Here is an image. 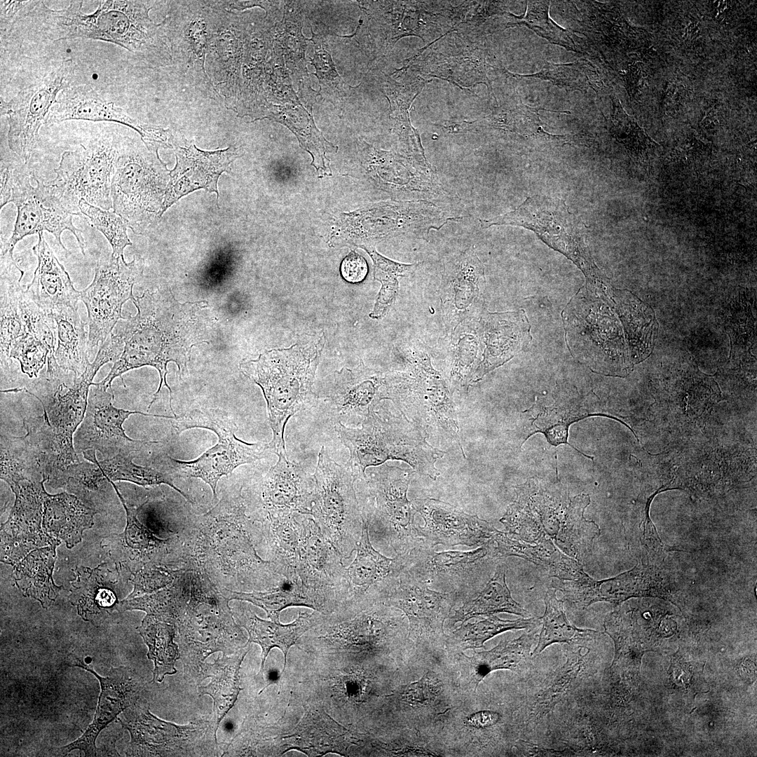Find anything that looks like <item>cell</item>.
<instances>
[{
	"mask_svg": "<svg viewBox=\"0 0 757 757\" xmlns=\"http://www.w3.org/2000/svg\"><path fill=\"white\" fill-rule=\"evenodd\" d=\"M131 300L137 313L123 317L113 332L123 343L121 355L106 378L97 384L106 390L112 389L113 380L123 373L143 366L154 367L159 373L160 383L148 408L157 399L164 383L169 390L171 411L176 417L172 406V390L166 380L167 365L169 362H175L181 378L186 371L191 348L207 342L206 320L200 314L207 304H180L170 289L146 290L141 296Z\"/></svg>",
	"mask_w": 757,
	"mask_h": 757,
	"instance_id": "cell-1",
	"label": "cell"
},
{
	"mask_svg": "<svg viewBox=\"0 0 757 757\" xmlns=\"http://www.w3.org/2000/svg\"><path fill=\"white\" fill-rule=\"evenodd\" d=\"M324 343V336H307L290 348L266 351L240 364L263 392L273 434L269 450L277 456L287 454L284 432L289 419L318 404L312 388Z\"/></svg>",
	"mask_w": 757,
	"mask_h": 757,
	"instance_id": "cell-2",
	"label": "cell"
},
{
	"mask_svg": "<svg viewBox=\"0 0 757 757\" xmlns=\"http://www.w3.org/2000/svg\"><path fill=\"white\" fill-rule=\"evenodd\" d=\"M361 425H335L350 453L345 466L356 481H365L368 467L381 465L387 460L403 461L415 472L434 480L440 475L435 463L445 452L429 444L427 435L402 413L394 415L387 409L375 407Z\"/></svg>",
	"mask_w": 757,
	"mask_h": 757,
	"instance_id": "cell-3",
	"label": "cell"
},
{
	"mask_svg": "<svg viewBox=\"0 0 757 757\" xmlns=\"http://www.w3.org/2000/svg\"><path fill=\"white\" fill-rule=\"evenodd\" d=\"M97 9L85 13L83 1H71L62 10H52L39 1L31 14L40 30L50 40L86 38L100 40L135 51L155 33L156 25L143 1H100Z\"/></svg>",
	"mask_w": 757,
	"mask_h": 757,
	"instance_id": "cell-4",
	"label": "cell"
},
{
	"mask_svg": "<svg viewBox=\"0 0 757 757\" xmlns=\"http://www.w3.org/2000/svg\"><path fill=\"white\" fill-rule=\"evenodd\" d=\"M402 371L384 374L383 400H390L427 436L437 431L453 438L465 458L451 393L426 353L414 346L401 350Z\"/></svg>",
	"mask_w": 757,
	"mask_h": 757,
	"instance_id": "cell-5",
	"label": "cell"
},
{
	"mask_svg": "<svg viewBox=\"0 0 757 757\" xmlns=\"http://www.w3.org/2000/svg\"><path fill=\"white\" fill-rule=\"evenodd\" d=\"M415 471L386 464L375 466L364 482L365 497L362 514L369 533L389 546L396 555L404 556L424 544L417 531V512L407 498Z\"/></svg>",
	"mask_w": 757,
	"mask_h": 757,
	"instance_id": "cell-6",
	"label": "cell"
},
{
	"mask_svg": "<svg viewBox=\"0 0 757 757\" xmlns=\"http://www.w3.org/2000/svg\"><path fill=\"white\" fill-rule=\"evenodd\" d=\"M31 175L24 167L1 168V209L8 203L17 207V217L10 238L1 245V255L13 253L15 245L25 237L43 233H52L57 244L69 253L61 240L65 230L76 238L81 251L85 254L86 242L82 231L73 224L76 214L57 196L49 184H44L34 175L36 182L30 184Z\"/></svg>",
	"mask_w": 757,
	"mask_h": 757,
	"instance_id": "cell-7",
	"label": "cell"
},
{
	"mask_svg": "<svg viewBox=\"0 0 757 757\" xmlns=\"http://www.w3.org/2000/svg\"><path fill=\"white\" fill-rule=\"evenodd\" d=\"M173 420L172 431L176 435L191 428L207 429L217 435L218 443L196 459L185 461L168 457L177 475L198 478L207 484L214 499L217 498V486L221 477L241 465L265 458L270 451L268 443H248L238 439L235 422L218 409H193Z\"/></svg>",
	"mask_w": 757,
	"mask_h": 757,
	"instance_id": "cell-8",
	"label": "cell"
},
{
	"mask_svg": "<svg viewBox=\"0 0 757 757\" xmlns=\"http://www.w3.org/2000/svg\"><path fill=\"white\" fill-rule=\"evenodd\" d=\"M313 477L315 488L309 515L343 560H348L356 550L362 527L356 480L346 466L330 458L324 446L318 453Z\"/></svg>",
	"mask_w": 757,
	"mask_h": 757,
	"instance_id": "cell-9",
	"label": "cell"
},
{
	"mask_svg": "<svg viewBox=\"0 0 757 757\" xmlns=\"http://www.w3.org/2000/svg\"><path fill=\"white\" fill-rule=\"evenodd\" d=\"M122 352L123 345L109 336L100 346L94 361L81 376H75L71 386L61 383L53 395L37 398L43 407V416L49 423L53 459V468L47 481L50 486L69 465L80 461L74 446V435L84 418L93 380L102 365L116 362Z\"/></svg>",
	"mask_w": 757,
	"mask_h": 757,
	"instance_id": "cell-10",
	"label": "cell"
},
{
	"mask_svg": "<svg viewBox=\"0 0 757 757\" xmlns=\"http://www.w3.org/2000/svg\"><path fill=\"white\" fill-rule=\"evenodd\" d=\"M119 149L114 138L104 135L62 154L49 184L76 215L83 216L81 200L106 210L113 208L111 181Z\"/></svg>",
	"mask_w": 757,
	"mask_h": 757,
	"instance_id": "cell-11",
	"label": "cell"
},
{
	"mask_svg": "<svg viewBox=\"0 0 757 757\" xmlns=\"http://www.w3.org/2000/svg\"><path fill=\"white\" fill-rule=\"evenodd\" d=\"M479 221L482 229L514 226L529 229L575 262L586 275L596 273L586 245V226L559 198L535 195L512 211Z\"/></svg>",
	"mask_w": 757,
	"mask_h": 757,
	"instance_id": "cell-12",
	"label": "cell"
},
{
	"mask_svg": "<svg viewBox=\"0 0 757 757\" xmlns=\"http://www.w3.org/2000/svg\"><path fill=\"white\" fill-rule=\"evenodd\" d=\"M71 59L57 60L34 78L10 101L1 100V114L7 117L8 144L25 163L29 160L60 93L69 87L74 74Z\"/></svg>",
	"mask_w": 757,
	"mask_h": 757,
	"instance_id": "cell-13",
	"label": "cell"
},
{
	"mask_svg": "<svg viewBox=\"0 0 757 757\" xmlns=\"http://www.w3.org/2000/svg\"><path fill=\"white\" fill-rule=\"evenodd\" d=\"M164 167L158 153L147 147L128 145L119 149L111 181L113 208L135 233L159 212L160 172Z\"/></svg>",
	"mask_w": 757,
	"mask_h": 757,
	"instance_id": "cell-14",
	"label": "cell"
},
{
	"mask_svg": "<svg viewBox=\"0 0 757 757\" xmlns=\"http://www.w3.org/2000/svg\"><path fill=\"white\" fill-rule=\"evenodd\" d=\"M143 263L136 257L127 264L124 258H101L91 284L80 292L88 317L89 353L109 338L121 316L122 306L132 299V288L142 277Z\"/></svg>",
	"mask_w": 757,
	"mask_h": 757,
	"instance_id": "cell-15",
	"label": "cell"
},
{
	"mask_svg": "<svg viewBox=\"0 0 757 757\" xmlns=\"http://www.w3.org/2000/svg\"><path fill=\"white\" fill-rule=\"evenodd\" d=\"M302 523L295 571L302 585L316 601L319 612L329 615L342 603L344 560L311 515L303 514Z\"/></svg>",
	"mask_w": 757,
	"mask_h": 757,
	"instance_id": "cell-16",
	"label": "cell"
},
{
	"mask_svg": "<svg viewBox=\"0 0 757 757\" xmlns=\"http://www.w3.org/2000/svg\"><path fill=\"white\" fill-rule=\"evenodd\" d=\"M461 219L427 200L383 202L356 214V232L362 242L360 247L400 236L429 241L431 231H439L449 221Z\"/></svg>",
	"mask_w": 757,
	"mask_h": 757,
	"instance_id": "cell-17",
	"label": "cell"
},
{
	"mask_svg": "<svg viewBox=\"0 0 757 757\" xmlns=\"http://www.w3.org/2000/svg\"><path fill=\"white\" fill-rule=\"evenodd\" d=\"M112 389L106 390L97 383L90 388L84 418L74 435V446L78 452L99 451L104 459L118 454L129 455L139 451L146 444L158 442L136 440L128 437L123 428L132 414L173 419L174 416L146 414L128 411L113 406Z\"/></svg>",
	"mask_w": 757,
	"mask_h": 757,
	"instance_id": "cell-18",
	"label": "cell"
},
{
	"mask_svg": "<svg viewBox=\"0 0 757 757\" xmlns=\"http://www.w3.org/2000/svg\"><path fill=\"white\" fill-rule=\"evenodd\" d=\"M552 586L578 608H586L598 601L618 604L637 596L667 598L671 593L670 585L660 568L642 563L611 578L596 580L584 571L575 580L556 578Z\"/></svg>",
	"mask_w": 757,
	"mask_h": 757,
	"instance_id": "cell-19",
	"label": "cell"
},
{
	"mask_svg": "<svg viewBox=\"0 0 757 757\" xmlns=\"http://www.w3.org/2000/svg\"><path fill=\"white\" fill-rule=\"evenodd\" d=\"M356 556L344 570L342 603L336 611L383 603L407 564V555L388 558L375 550L370 540L369 527L362 516L360 539Z\"/></svg>",
	"mask_w": 757,
	"mask_h": 757,
	"instance_id": "cell-20",
	"label": "cell"
},
{
	"mask_svg": "<svg viewBox=\"0 0 757 757\" xmlns=\"http://www.w3.org/2000/svg\"><path fill=\"white\" fill-rule=\"evenodd\" d=\"M435 548L424 543L411 551L407 554L404 569L431 589L458 595L474 585L477 574L486 561L500 559L491 540L470 551L436 552Z\"/></svg>",
	"mask_w": 757,
	"mask_h": 757,
	"instance_id": "cell-21",
	"label": "cell"
},
{
	"mask_svg": "<svg viewBox=\"0 0 757 757\" xmlns=\"http://www.w3.org/2000/svg\"><path fill=\"white\" fill-rule=\"evenodd\" d=\"M458 596L455 592L432 589L404 568L383 603L397 608L406 615L410 639L433 641L445 636L444 622Z\"/></svg>",
	"mask_w": 757,
	"mask_h": 757,
	"instance_id": "cell-22",
	"label": "cell"
},
{
	"mask_svg": "<svg viewBox=\"0 0 757 757\" xmlns=\"http://www.w3.org/2000/svg\"><path fill=\"white\" fill-rule=\"evenodd\" d=\"M484 267L475 252L467 249L444 266L439 288L445 331L450 336L462 322L483 310Z\"/></svg>",
	"mask_w": 757,
	"mask_h": 757,
	"instance_id": "cell-23",
	"label": "cell"
},
{
	"mask_svg": "<svg viewBox=\"0 0 757 757\" xmlns=\"http://www.w3.org/2000/svg\"><path fill=\"white\" fill-rule=\"evenodd\" d=\"M46 481L22 480L11 485L15 496L1 528V561L16 565L30 551L52 544L42 526Z\"/></svg>",
	"mask_w": 757,
	"mask_h": 757,
	"instance_id": "cell-24",
	"label": "cell"
},
{
	"mask_svg": "<svg viewBox=\"0 0 757 757\" xmlns=\"http://www.w3.org/2000/svg\"><path fill=\"white\" fill-rule=\"evenodd\" d=\"M69 120L111 121L124 124L135 130L150 150L168 148L170 141L169 130L148 125L130 117L114 103L102 98L89 85L68 87L63 90L50 109L45 125Z\"/></svg>",
	"mask_w": 757,
	"mask_h": 757,
	"instance_id": "cell-25",
	"label": "cell"
},
{
	"mask_svg": "<svg viewBox=\"0 0 757 757\" xmlns=\"http://www.w3.org/2000/svg\"><path fill=\"white\" fill-rule=\"evenodd\" d=\"M384 374L370 369L362 363L357 367L336 372L321 396L317 397L323 410L336 423L362 424L383 400Z\"/></svg>",
	"mask_w": 757,
	"mask_h": 757,
	"instance_id": "cell-26",
	"label": "cell"
},
{
	"mask_svg": "<svg viewBox=\"0 0 757 757\" xmlns=\"http://www.w3.org/2000/svg\"><path fill=\"white\" fill-rule=\"evenodd\" d=\"M516 498L500 519L506 531L528 543L554 540L560 527L567 501L528 479L515 489Z\"/></svg>",
	"mask_w": 757,
	"mask_h": 757,
	"instance_id": "cell-27",
	"label": "cell"
},
{
	"mask_svg": "<svg viewBox=\"0 0 757 757\" xmlns=\"http://www.w3.org/2000/svg\"><path fill=\"white\" fill-rule=\"evenodd\" d=\"M424 521L417 531L425 545L435 547L482 546L491 538L494 526L477 515L467 514L453 505L434 498L411 501Z\"/></svg>",
	"mask_w": 757,
	"mask_h": 757,
	"instance_id": "cell-28",
	"label": "cell"
},
{
	"mask_svg": "<svg viewBox=\"0 0 757 757\" xmlns=\"http://www.w3.org/2000/svg\"><path fill=\"white\" fill-rule=\"evenodd\" d=\"M175 151L177 163L170 172L158 219L182 197L198 189L214 192L218 199V179L223 172L230 171L231 163L238 157L233 148L205 151L193 144L189 147L177 146Z\"/></svg>",
	"mask_w": 757,
	"mask_h": 757,
	"instance_id": "cell-29",
	"label": "cell"
},
{
	"mask_svg": "<svg viewBox=\"0 0 757 757\" xmlns=\"http://www.w3.org/2000/svg\"><path fill=\"white\" fill-rule=\"evenodd\" d=\"M74 665L93 674L100 683L101 691L92 723L81 737L60 748V751L65 755L79 749L85 756H97V736L118 715L139 701L142 686L128 667H111L106 676H102L83 662Z\"/></svg>",
	"mask_w": 757,
	"mask_h": 757,
	"instance_id": "cell-30",
	"label": "cell"
},
{
	"mask_svg": "<svg viewBox=\"0 0 757 757\" xmlns=\"http://www.w3.org/2000/svg\"><path fill=\"white\" fill-rule=\"evenodd\" d=\"M277 463L260 482L264 508L269 518L297 512L308 514L315 488L313 475L289 460L278 456Z\"/></svg>",
	"mask_w": 757,
	"mask_h": 757,
	"instance_id": "cell-31",
	"label": "cell"
},
{
	"mask_svg": "<svg viewBox=\"0 0 757 757\" xmlns=\"http://www.w3.org/2000/svg\"><path fill=\"white\" fill-rule=\"evenodd\" d=\"M26 435H1V479L9 486L22 480L47 482L50 463L36 418L23 421Z\"/></svg>",
	"mask_w": 757,
	"mask_h": 757,
	"instance_id": "cell-32",
	"label": "cell"
},
{
	"mask_svg": "<svg viewBox=\"0 0 757 757\" xmlns=\"http://www.w3.org/2000/svg\"><path fill=\"white\" fill-rule=\"evenodd\" d=\"M484 344L483 359L472 383L481 380L491 370L503 365L528 341L526 318L520 312L489 313L485 310L479 317Z\"/></svg>",
	"mask_w": 757,
	"mask_h": 757,
	"instance_id": "cell-33",
	"label": "cell"
},
{
	"mask_svg": "<svg viewBox=\"0 0 757 757\" xmlns=\"http://www.w3.org/2000/svg\"><path fill=\"white\" fill-rule=\"evenodd\" d=\"M38 259V266L32 282L25 289L34 302L48 314L55 309L69 306L76 307L81 294L73 286L64 267L59 262L47 244L43 233L32 248Z\"/></svg>",
	"mask_w": 757,
	"mask_h": 757,
	"instance_id": "cell-34",
	"label": "cell"
},
{
	"mask_svg": "<svg viewBox=\"0 0 757 757\" xmlns=\"http://www.w3.org/2000/svg\"><path fill=\"white\" fill-rule=\"evenodd\" d=\"M282 738L286 743L284 752L295 749L310 756L328 752L345 756L348 748L360 741L325 711L311 709H305L304 716L292 733Z\"/></svg>",
	"mask_w": 757,
	"mask_h": 757,
	"instance_id": "cell-35",
	"label": "cell"
},
{
	"mask_svg": "<svg viewBox=\"0 0 757 757\" xmlns=\"http://www.w3.org/2000/svg\"><path fill=\"white\" fill-rule=\"evenodd\" d=\"M116 583L107 564L93 569L81 567L71 582L69 601L84 620L99 624L114 611H118L121 601L115 590Z\"/></svg>",
	"mask_w": 757,
	"mask_h": 757,
	"instance_id": "cell-36",
	"label": "cell"
},
{
	"mask_svg": "<svg viewBox=\"0 0 757 757\" xmlns=\"http://www.w3.org/2000/svg\"><path fill=\"white\" fill-rule=\"evenodd\" d=\"M97 511L68 492L43 498V530L52 544L64 541L71 548L82 540L83 533L93 525Z\"/></svg>",
	"mask_w": 757,
	"mask_h": 757,
	"instance_id": "cell-37",
	"label": "cell"
},
{
	"mask_svg": "<svg viewBox=\"0 0 757 757\" xmlns=\"http://www.w3.org/2000/svg\"><path fill=\"white\" fill-rule=\"evenodd\" d=\"M323 615L318 611L316 613H299L294 622L282 625L272 620H262L249 608L243 610L239 617L241 626L249 634L247 643H256L261 648L260 672H262L266 659L273 648H278L283 653V672L289 648L306 632L320 624L323 619Z\"/></svg>",
	"mask_w": 757,
	"mask_h": 757,
	"instance_id": "cell-38",
	"label": "cell"
},
{
	"mask_svg": "<svg viewBox=\"0 0 757 757\" xmlns=\"http://www.w3.org/2000/svg\"><path fill=\"white\" fill-rule=\"evenodd\" d=\"M48 546L31 551L15 565V582L24 595L39 601L44 608L55 601L62 586H57L53 579L56 559V547Z\"/></svg>",
	"mask_w": 757,
	"mask_h": 757,
	"instance_id": "cell-39",
	"label": "cell"
},
{
	"mask_svg": "<svg viewBox=\"0 0 757 757\" xmlns=\"http://www.w3.org/2000/svg\"><path fill=\"white\" fill-rule=\"evenodd\" d=\"M49 315L57 326V346L55 357L58 366L63 370L72 371L76 376H81L90 363L88 334L77 306H61Z\"/></svg>",
	"mask_w": 757,
	"mask_h": 757,
	"instance_id": "cell-40",
	"label": "cell"
},
{
	"mask_svg": "<svg viewBox=\"0 0 757 757\" xmlns=\"http://www.w3.org/2000/svg\"><path fill=\"white\" fill-rule=\"evenodd\" d=\"M479 317L460 323L449 336V380L458 389L468 388L482 359L484 344Z\"/></svg>",
	"mask_w": 757,
	"mask_h": 757,
	"instance_id": "cell-41",
	"label": "cell"
},
{
	"mask_svg": "<svg viewBox=\"0 0 757 757\" xmlns=\"http://www.w3.org/2000/svg\"><path fill=\"white\" fill-rule=\"evenodd\" d=\"M590 503L587 494L569 499L553 543L565 554L582 563L592 552L594 540L600 534L599 526L584 517Z\"/></svg>",
	"mask_w": 757,
	"mask_h": 757,
	"instance_id": "cell-42",
	"label": "cell"
},
{
	"mask_svg": "<svg viewBox=\"0 0 757 757\" xmlns=\"http://www.w3.org/2000/svg\"><path fill=\"white\" fill-rule=\"evenodd\" d=\"M506 566L498 564L493 575L475 598L466 601L450 618L449 624H464L465 621L479 615H489L497 613H508L528 618L530 613L512 596L505 579Z\"/></svg>",
	"mask_w": 757,
	"mask_h": 757,
	"instance_id": "cell-43",
	"label": "cell"
},
{
	"mask_svg": "<svg viewBox=\"0 0 757 757\" xmlns=\"http://www.w3.org/2000/svg\"><path fill=\"white\" fill-rule=\"evenodd\" d=\"M536 640V632H531L516 639L502 641L490 650L475 653L471 657L463 655L471 669L470 679L475 690L479 683L494 670L521 671L531 656V649Z\"/></svg>",
	"mask_w": 757,
	"mask_h": 757,
	"instance_id": "cell-44",
	"label": "cell"
},
{
	"mask_svg": "<svg viewBox=\"0 0 757 757\" xmlns=\"http://www.w3.org/2000/svg\"><path fill=\"white\" fill-rule=\"evenodd\" d=\"M1 261V362L8 366L12 363V346L26 332V326L21 305V280L15 281L11 275L16 264L13 257H8Z\"/></svg>",
	"mask_w": 757,
	"mask_h": 757,
	"instance_id": "cell-45",
	"label": "cell"
},
{
	"mask_svg": "<svg viewBox=\"0 0 757 757\" xmlns=\"http://www.w3.org/2000/svg\"><path fill=\"white\" fill-rule=\"evenodd\" d=\"M147 703L139 701L123 712L121 723L130 733L128 756L161 755L171 724L153 716Z\"/></svg>",
	"mask_w": 757,
	"mask_h": 757,
	"instance_id": "cell-46",
	"label": "cell"
},
{
	"mask_svg": "<svg viewBox=\"0 0 757 757\" xmlns=\"http://www.w3.org/2000/svg\"><path fill=\"white\" fill-rule=\"evenodd\" d=\"M223 593L228 601H248L262 608L268 617L275 622H280V612L290 606H306L319 612L316 601L300 580H285L277 587L266 592H243L224 589Z\"/></svg>",
	"mask_w": 757,
	"mask_h": 757,
	"instance_id": "cell-47",
	"label": "cell"
},
{
	"mask_svg": "<svg viewBox=\"0 0 757 757\" xmlns=\"http://www.w3.org/2000/svg\"><path fill=\"white\" fill-rule=\"evenodd\" d=\"M556 590H549L544 598L545 613L540 618L542 627L531 656H537L555 643H579L593 639L598 632L571 625L566 615L564 601L557 598Z\"/></svg>",
	"mask_w": 757,
	"mask_h": 757,
	"instance_id": "cell-48",
	"label": "cell"
},
{
	"mask_svg": "<svg viewBox=\"0 0 757 757\" xmlns=\"http://www.w3.org/2000/svg\"><path fill=\"white\" fill-rule=\"evenodd\" d=\"M148 647V658L154 664L152 681L161 682L165 676L175 674V664L179 658L177 645L173 641L175 631L168 622L147 615L137 628Z\"/></svg>",
	"mask_w": 757,
	"mask_h": 757,
	"instance_id": "cell-49",
	"label": "cell"
},
{
	"mask_svg": "<svg viewBox=\"0 0 757 757\" xmlns=\"http://www.w3.org/2000/svg\"><path fill=\"white\" fill-rule=\"evenodd\" d=\"M122 503L126 513V526L123 533L112 534L102 539L101 546L114 560H120L125 554L136 552L140 556L147 554L160 545L161 541L137 518L138 508L130 507L119 492L114 482L110 481Z\"/></svg>",
	"mask_w": 757,
	"mask_h": 757,
	"instance_id": "cell-50",
	"label": "cell"
},
{
	"mask_svg": "<svg viewBox=\"0 0 757 757\" xmlns=\"http://www.w3.org/2000/svg\"><path fill=\"white\" fill-rule=\"evenodd\" d=\"M247 652L243 650L233 657L216 662L210 671V683L199 688L201 695H210L214 702L215 740L219 723L233 707L241 690L239 688V669Z\"/></svg>",
	"mask_w": 757,
	"mask_h": 757,
	"instance_id": "cell-51",
	"label": "cell"
},
{
	"mask_svg": "<svg viewBox=\"0 0 757 757\" xmlns=\"http://www.w3.org/2000/svg\"><path fill=\"white\" fill-rule=\"evenodd\" d=\"M82 453L87 461L96 463L105 477L112 482L125 481L142 486L166 484L179 493L189 502L193 503L188 495L175 485L170 475L151 467L135 464L132 461L135 457L132 454H118L98 461L95 451L87 450Z\"/></svg>",
	"mask_w": 757,
	"mask_h": 757,
	"instance_id": "cell-52",
	"label": "cell"
},
{
	"mask_svg": "<svg viewBox=\"0 0 757 757\" xmlns=\"http://www.w3.org/2000/svg\"><path fill=\"white\" fill-rule=\"evenodd\" d=\"M303 514L294 512L269 518L275 555L273 563L278 566L284 578L288 580L299 579L295 566L303 530Z\"/></svg>",
	"mask_w": 757,
	"mask_h": 757,
	"instance_id": "cell-53",
	"label": "cell"
},
{
	"mask_svg": "<svg viewBox=\"0 0 757 757\" xmlns=\"http://www.w3.org/2000/svg\"><path fill=\"white\" fill-rule=\"evenodd\" d=\"M110 480L93 462L79 461L69 465L53 488H63L96 510L104 504V494L110 488Z\"/></svg>",
	"mask_w": 757,
	"mask_h": 757,
	"instance_id": "cell-54",
	"label": "cell"
},
{
	"mask_svg": "<svg viewBox=\"0 0 757 757\" xmlns=\"http://www.w3.org/2000/svg\"><path fill=\"white\" fill-rule=\"evenodd\" d=\"M541 624L540 618H527L514 620H502L494 615L472 623L462 624L447 639L448 646L460 650L479 648L484 643L502 632L524 629H533Z\"/></svg>",
	"mask_w": 757,
	"mask_h": 757,
	"instance_id": "cell-55",
	"label": "cell"
},
{
	"mask_svg": "<svg viewBox=\"0 0 757 757\" xmlns=\"http://www.w3.org/2000/svg\"><path fill=\"white\" fill-rule=\"evenodd\" d=\"M371 257L374 264V277L379 281L381 287L369 316L372 318H383L393 304L399 289V277L413 275L421 262L403 264L390 260L376 252L373 246H362Z\"/></svg>",
	"mask_w": 757,
	"mask_h": 757,
	"instance_id": "cell-56",
	"label": "cell"
},
{
	"mask_svg": "<svg viewBox=\"0 0 757 757\" xmlns=\"http://www.w3.org/2000/svg\"><path fill=\"white\" fill-rule=\"evenodd\" d=\"M581 649L572 653L566 662L559 668L545 682L533 708L534 714L541 717L552 710L555 705L567 693L573 681L577 678L587 653L582 654Z\"/></svg>",
	"mask_w": 757,
	"mask_h": 757,
	"instance_id": "cell-57",
	"label": "cell"
},
{
	"mask_svg": "<svg viewBox=\"0 0 757 757\" xmlns=\"http://www.w3.org/2000/svg\"><path fill=\"white\" fill-rule=\"evenodd\" d=\"M79 209L108 240L112 247L111 255L124 258V248L132 245L127 234L128 222L114 211L103 210L85 200L79 201Z\"/></svg>",
	"mask_w": 757,
	"mask_h": 757,
	"instance_id": "cell-58",
	"label": "cell"
},
{
	"mask_svg": "<svg viewBox=\"0 0 757 757\" xmlns=\"http://www.w3.org/2000/svg\"><path fill=\"white\" fill-rule=\"evenodd\" d=\"M48 356L46 346L28 332L15 341L10 352L11 358L18 360L22 371L29 377L37 376Z\"/></svg>",
	"mask_w": 757,
	"mask_h": 757,
	"instance_id": "cell-59",
	"label": "cell"
},
{
	"mask_svg": "<svg viewBox=\"0 0 757 757\" xmlns=\"http://www.w3.org/2000/svg\"><path fill=\"white\" fill-rule=\"evenodd\" d=\"M441 690V682L433 672H428L417 682L404 689L403 700L411 704H425L432 701Z\"/></svg>",
	"mask_w": 757,
	"mask_h": 757,
	"instance_id": "cell-60",
	"label": "cell"
},
{
	"mask_svg": "<svg viewBox=\"0 0 757 757\" xmlns=\"http://www.w3.org/2000/svg\"><path fill=\"white\" fill-rule=\"evenodd\" d=\"M39 1H1V36L8 34L13 29L14 24L20 19L29 15Z\"/></svg>",
	"mask_w": 757,
	"mask_h": 757,
	"instance_id": "cell-61",
	"label": "cell"
},
{
	"mask_svg": "<svg viewBox=\"0 0 757 757\" xmlns=\"http://www.w3.org/2000/svg\"><path fill=\"white\" fill-rule=\"evenodd\" d=\"M342 277L349 282L362 281L367 273L368 266L363 257L355 251H351L342 261L341 264Z\"/></svg>",
	"mask_w": 757,
	"mask_h": 757,
	"instance_id": "cell-62",
	"label": "cell"
},
{
	"mask_svg": "<svg viewBox=\"0 0 757 757\" xmlns=\"http://www.w3.org/2000/svg\"><path fill=\"white\" fill-rule=\"evenodd\" d=\"M500 718L498 713L491 711H481L471 714L466 718V725L477 728H483L496 724Z\"/></svg>",
	"mask_w": 757,
	"mask_h": 757,
	"instance_id": "cell-63",
	"label": "cell"
},
{
	"mask_svg": "<svg viewBox=\"0 0 757 757\" xmlns=\"http://www.w3.org/2000/svg\"><path fill=\"white\" fill-rule=\"evenodd\" d=\"M524 744L526 745L525 748H526V749H524L526 750V753L527 754V756H535L536 754H546L547 752L552 753L551 750H549V749L545 750V749L540 748L539 746H536V745H534L533 744H529V743L527 742V743H524Z\"/></svg>",
	"mask_w": 757,
	"mask_h": 757,
	"instance_id": "cell-64",
	"label": "cell"
}]
</instances>
